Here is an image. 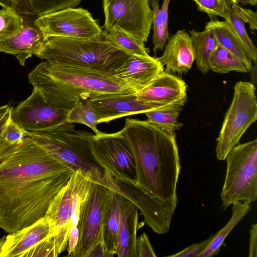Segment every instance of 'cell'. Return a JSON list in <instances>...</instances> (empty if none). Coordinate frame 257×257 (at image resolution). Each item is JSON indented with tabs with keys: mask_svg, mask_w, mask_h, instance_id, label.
I'll return each instance as SVG.
<instances>
[{
	"mask_svg": "<svg viewBox=\"0 0 257 257\" xmlns=\"http://www.w3.org/2000/svg\"><path fill=\"white\" fill-rule=\"evenodd\" d=\"M74 170L28 137L0 156V228L11 233L43 218Z\"/></svg>",
	"mask_w": 257,
	"mask_h": 257,
	"instance_id": "1",
	"label": "cell"
},
{
	"mask_svg": "<svg viewBox=\"0 0 257 257\" xmlns=\"http://www.w3.org/2000/svg\"><path fill=\"white\" fill-rule=\"evenodd\" d=\"M131 146L136 183L160 200L171 222L178 203L177 184L181 166L176 135L148 120L126 118L121 130Z\"/></svg>",
	"mask_w": 257,
	"mask_h": 257,
	"instance_id": "2",
	"label": "cell"
},
{
	"mask_svg": "<svg viewBox=\"0 0 257 257\" xmlns=\"http://www.w3.org/2000/svg\"><path fill=\"white\" fill-rule=\"evenodd\" d=\"M28 78L47 102L67 110L81 99L105 94L137 93L125 81L113 75L46 61L38 64L29 74Z\"/></svg>",
	"mask_w": 257,
	"mask_h": 257,
	"instance_id": "3",
	"label": "cell"
},
{
	"mask_svg": "<svg viewBox=\"0 0 257 257\" xmlns=\"http://www.w3.org/2000/svg\"><path fill=\"white\" fill-rule=\"evenodd\" d=\"M35 55L53 64L89 69L114 76L131 54L115 46L103 30L100 37L92 39L44 38L42 47Z\"/></svg>",
	"mask_w": 257,
	"mask_h": 257,
	"instance_id": "4",
	"label": "cell"
},
{
	"mask_svg": "<svg viewBox=\"0 0 257 257\" xmlns=\"http://www.w3.org/2000/svg\"><path fill=\"white\" fill-rule=\"evenodd\" d=\"M94 135L77 130L73 123L65 121L43 131L29 132L28 137L59 161L102 180L105 172L91 150Z\"/></svg>",
	"mask_w": 257,
	"mask_h": 257,
	"instance_id": "5",
	"label": "cell"
},
{
	"mask_svg": "<svg viewBox=\"0 0 257 257\" xmlns=\"http://www.w3.org/2000/svg\"><path fill=\"white\" fill-rule=\"evenodd\" d=\"M227 170L221 193L222 207L257 200V140L238 144L227 155Z\"/></svg>",
	"mask_w": 257,
	"mask_h": 257,
	"instance_id": "6",
	"label": "cell"
},
{
	"mask_svg": "<svg viewBox=\"0 0 257 257\" xmlns=\"http://www.w3.org/2000/svg\"><path fill=\"white\" fill-rule=\"evenodd\" d=\"M256 119L257 100L253 83L237 82L217 139L215 153L218 160H225L228 153L239 144L242 135Z\"/></svg>",
	"mask_w": 257,
	"mask_h": 257,
	"instance_id": "7",
	"label": "cell"
},
{
	"mask_svg": "<svg viewBox=\"0 0 257 257\" xmlns=\"http://www.w3.org/2000/svg\"><path fill=\"white\" fill-rule=\"evenodd\" d=\"M115 192L106 174L103 180L92 181L80 207L79 239L72 257H86L93 246L102 241L103 222Z\"/></svg>",
	"mask_w": 257,
	"mask_h": 257,
	"instance_id": "8",
	"label": "cell"
},
{
	"mask_svg": "<svg viewBox=\"0 0 257 257\" xmlns=\"http://www.w3.org/2000/svg\"><path fill=\"white\" fill-rule=\"evenodd\" d=\"M95 180L88 172L75 169L67 184L51 201L46 216L54 230L53 236L57 253H62L67 247L72 211L81 204Z\"/></svg>",
	"mask_w": 257,
	"mask_h": 257,
	"instance_id": "9",
	"label": "cell"
},
{
	"mask_svg": "<svg viewBox=\"0 0 257 257\" xmlns=\"http://www.w3.org/2000/svg\"><path fill=\"white\" fill-rule=\"evenodd\" d=\"M150 0H103L104 31L115 29L145 43L153 21Z\"/></svg>",
	"mask_w": 257,
	"mask_h": 257,
	"instance_id": "10",
	"label": "cell"
},
{
	"mask_svg": "<svg viewBox=\"0 0 257 257\" xmlns=\"http://www.w3.org/2000/svg\"><path fill=\"white\" fill-rule=\"evenodd\" d=\"M91 150L105 173L115 178L137 181L135 159L130 144L122 130L95 135Z\"/></svg>",
	"mask_w": 257,
	"mask_h": 257,
	"instance_id": "11",
	"label": "cell"
},
{
	"mask_svg": "<svg viewBox=\"0 0 257 257\" xmlns=\"http://www.w3.org/2000/svg\"><path fill=\"white\" fill-rule=\"evenodd\" d=\"M35 23L44 38L59 37L92 39L100 37L103 30L83 8H67L38 17Z\"/></svg>",
	"mask_w": 257,
	"mask_h": 257,
	"instance_id": "12",
	"label": "cell"
},
{
	"mask_svg": "<svg viewBox=\"0 0 257 257\" xmlns=\"http://www.w3.org/2000/svg\"><path fill=\"white\" fill-rule=\"evenodd\" d=\"M69 111L49 104L40 90L34 87L26 99L16 108L13 107L11 119L27 132H40L65 122Z\"/></svg>",
	"mask_w": 257,
	"mask_h": 257,
	"instance_id": "13",
	"label": "cell"
},
{
	"mask_svg": "<svg viewBox=\"0 0 257 257\" xmlns=\"http://www.w3.org/2000/svg\"><path fill=\"white\" fill-rule=\"evenodd\" d=\"M94 110L97 123L108 122L125 116L155 109L182 107L186 101L160 104L140 100L136 93L110 94L89 99Z\"/></svg>",
	"mask_w": 257,
	"mask_h": 257,
	"instance_id": "14",
	"label": "cell"
},
{
	"mask_svg": "<svg viewBox=\"0 0 257 257\" xmlns=\"http://www.w3.org/2000/svg\"><path fill=\"white\" fill-rule=\"evenodd\" d=\"M109 176L115 192L138 207L144 221L154 232L158 234L168 232L171 222L168 220L166 208L160 200L136 182Z\"/></svg>",
	"mask_w": 257,
	"mask_h": 257,
	"instance_id": "15",
	"label": "cell"
},
{
	"mask_svg": "<svg viewBox=\"0 0 257 257\" xmlns=\"http://www.w3.org/2000/svg\"><path fill=\"white\" fill-rule=\"evenodd\" d=\"M54 235L53 226L45 216L33 224L0 239V257H24L39 242Z\"/></svg>",
	"mask_w": 257,
	"mask_h": 257,
	"instance_id": "16",
	"label": "cell"
},
{
	"mask_svg": "<svg viewBox=\"0 0 257 257\" xmlns=\"http://www.w3.org/2000/svg\"><path fill=\"white\" fill-rule=\"evenodd\" d=\"M37 18L24 17L22 30L17 34L0 41V52L12 54L24 66L26 60L42 47L44 37L36 24Z\"/></svg>",
	"mask_w": 257,
	"mask_h": 257,
	"instance_id": "17",
	"label": "cell"
},
{
	"mask_svg": "<svg viewBox=\"0 0 257 257\" xmlns=\"http://www.w3.org/2000/svg\"><path fill=\"white\" fill-rule=\"evenodd\" d=\"M163 66L158 58L131 55L116 71L114 76L125 81L137 92L146 87L163 73Z\"/></svg>",
	"mask_w": 257,
	"mask_h": 257,
	"instance_id": "18",
	"label": "cell"
},
{
	"mask_svg": "<svg viewBox=\"0 0 257 257\" xmlns=\"http://www.w3.org/2000/svg\"><path fill=\"white\" fill-rule=\"evenodd\" d=\"M168 40L162 56L158 58L166 66L164 71L179 74L187 73L195 61L189 34L184 30H178Z\"/></svg>",
	"mask_w": 257,
	"mask_h": 257,
	"instance_id": "19",
	"label": "cell"
},
{
	"mask_svg": "<svg viewBox=\"0 0 257 257\" xmlns=\"http://www.w3.org/2000/svg\"><path fill=\"white\" fill-rule=\"evenodd\" d=\"M187 87L181 78L164 71L136 95L140 100L160 104L186 101Z\"/></svg>",
	"mask_w": 257,
	"mask_h": 257,
	"instance_id": "20",
	"label": "cell"
},
{
	"mask_svg": "<svg viewBox=\"0 0 257 257\" xmlns=\"http://www.w3.org/2000/svg\"><path fill=\"white\" fill-rule=\"evenodd\" d=\"M138 211L135 204L120 195V224L116 253L118 257H138Z\"/></svg>",
	"mask_w": 257,
	"mask_h": 257,
	"instance_id": "21",
	"label": "cell"
},
{
	"mask_svg": "<svg viewBox=\"0 0 257 257\" xmlns=\"http://www.w3.org/2000/svg\"><path fill=\"white\" fill-rule=\"evenodd\" d=\"M206 25L213 30L218 44L235 56L250 71L253 66L252 60L231 25L225 20L211 19Z\"/></svg>",
	"mask_w": 257,
	"mask_h": 257,
	"instance_id": "22",
	"label": "cell"
},
{
	"mask_svg": "<svg viewBox=\"0 0 257 257\" xmlns=\"http://www.w3.org/2000/svg\"><path fill=\"white\" fill-rule=\"evenodd\" d=\"M120 224V195L115 192L107 210L102 231V241L109 257L116 254Z\"/></svg>",
	"mask_w": 257,
	"mask_h": 257,
	"instance_id": "23",
	"label": "cell"
},
{
	"mask_svg": "<svg viewBox=\"0 0 257 257\" xmlns=\"http://www.w3.org/2000/svg\"><path fill=\"white\" fill-rule=\"evenodd\" d=\"M195 53L198 70L203 74L210 70L209 58L218 45L215 35L211 28L205 26L201 32L192 29L189 31Z\"/></svg>",
	"mask_w": 257,
	"mask_h": 257,
	"instance_id": "24",
	"label": "cell"
},
{
	"mask_svg": "<svg viewBox=\"0 0 257 257\" xmlns=\"http://www.w3.org/2000/svg\"><path fill=\"white\" fill-rule=\"evenodd\" d=\"M251 202L244 201L233 202L232 216L227 224L218 231L206 249L198 257H211L218 254L223 242L234 226L248 213L250 209Z\"/></svg>",
	"mask_w": 257,
	"mask_h": 257,
	"instance_id": "25",
	"label": "cell"
},
{
	"mask_svg": "<svg viewBox=\"0 0 257 257\" xmlns=\"http://www.w3.org/2000/svg\"><path fill=\"white\" fill-rule=\"evenodd\" d=\"M153 12V50H163L169 39L168 18L170 0H163L161 8L159 0H150Z\"/></svg>",
	"mask_w": 257,
	"mask_h": 257,
	"instance_id": "26",
	"label": "cell"
},
{
	"mask_svg": "<svg viewBox=\"0 0 257 257\" xmlns=\"http://www.w3.org/2000/svg\"><path fill=\"white\" fill-rule=\"evenodd\" d=\"M208 64L210 70L219 73L224 74L231 71L248 72L239 59L219 44L211 55Z\"/></svg>",
	"mask_w": 257,
	"mask_h": 257,
	"instance_id": "27",
	"label": "cell"
},
{
	"mask_svg": "<svg viewBox=\"0 0 257 257\" xmlns=\"http://www.w3.org/2000/svg\"><path fill=\"white\" fill-rule=\"evenodd\" d=\"M182 110V107L155 109L144 113L149 122L169 134H174L175 131L179 130L183 125V123L178 120Z\"/></svg>",
	"mask_w": 257,
	"mask_h": 257,
	"instance_id": "28",
	"label": "cell"
},
{
	"mask_svg": "<svg viewBox=\"0 0 257 257\" xmlns=\"http://www.w3.org/2000/svg\"><path fill=\"white\" fill-rule=\"evenodd\" d=\"M66 121L86 125L92 130L95 135L101 133L97 128L96 116L89 99L79 100L69 110Z\"/></svg>",
	"mask_w": 257,
	"mask_h": 257,
	"instance_id": "29",
	"label": "cell"
},
{
	"mask_svg": "<svg viewBox=\"0 0 257 257\" xmlns=\"http://www.w3.org/2000/svg\"><path fill=\"white\" fill-rule=\"evenodd\" d=\"M106 36L115 46L131 55L142 57L150 56L149 50L145 47V43L120 30L112 29L106 32Z\"/></svg>",
	"mask_w": 257,
	"mask_h": 257,
	"instance_id": "30",
	"label": "cell"
},
{
	"mask_svg": "<svg viewBox=\"0 0 257 257\" xmlns=\"http://www.w3.org/2000/svg\"><path fill=\"white\" fill-rule=\"evenodd\" d=\"M24 26L23 18L11 8L0 10V41L19 33Z\"/></svg>",
	"mask_w": 257,
	"mask_h": 257,
	"instance_id": "31",
	"label": "cell"
},
{
	"mask_svg": "<svg viewBox=\"0 0 257 257\" xmlns=\"http://www.w3.org/2000/svg\"><path fill=\"white\" fill-rule=\"evenodd\" d=\"M198 9L208 15L211 19L219 16L226 21L232 12V7L235 3H243L244 0H191Z\"/></svg>",
	"mask_w": 257,
	"mask_h": 257,
	"instance_id": "32",
	"label": "cell"
},
{
	"mask_svg": "<svg viewBox=\"0 0 257 257\" xmlns=\"http://www.w3.org/2000/svg\"><path fill=\"white\" fill-rule=\"evenodd\" d=\"M29 133L10 118L0 139V156L20 144L28 137Z\"/></svg>",
	"mask_w": 257,
	"mask_h": 257,
	"instance_id": "33",
	"label": "cell"
},
{
	"mask_svg": "<svg viewBox=\"0 0 257 257\" xmlns=\"http://www.w3.org/2000/svg\"><path fill=\"white\" fill-rule=\"evenodd\" d=\"M37 15L39 17L67 8H74L81 0H29Z\"/></svg>",
	"mask_w": 257,
	"mask_h": 257,
	"instance_id": "34",
	"label": "cell"
},
{
	"mask_svg": "<svg viewBox=\"0 0 257 257\" xmlns=\"http://www.w3.org/2000/svg\"><path fill=\"white\" fill-rule=\"evenodd\" d=\"M232 26L248 52L252 62L256 64L257 49L247 35L244 22L233 13L231 12L227 20Z\"/></svg>",
	"mask_w": 257,
	"mask_h": 257,
	"instance_id": "35",
	"label": "cell"
},
{
	"mask_svg": "<svg viewBox=\"0 0 257 257\" xmlns=\"http://www.w3.org/2000/svg\"><path fill=\"white\" fill-rule=\"evenodd\" d=\"M58 255L54 237L51 236L39 242L26 252L24 257H56Z\"/></svg>",
	"mask_w": 257,
	"mask_h": 257,
	"instance_id": "36",
	"label": "cell"
},
{
	"mask_svg": "<svg viewBox=\"0 0 257 257\" xmlns=\"http://www.w3.org/2000/svg\"><path fill=\"white\" fill-rule=\"evenodd\" d=\"M0 5L15 10L22 17L38 16L29 0H0Z\"/></svg>",
	"mask_w": 257,
	"mask_h": 257,
	"instance_id": "37",
	"label": "cell"
},
{
	"mask_svg": "<svg viewBox=\"0 0 257 257\" xmlns=\"http://www.w3.org/2000/svg\"><path fill=\"white\" fill-rule=\"evenodd\" d=\"M215 234L216 233L205 240L199 243H193L181 251L168 256L198 257L206 249Z\"/></svg>",
	"mask_w": 257,
	"mask_h": 257,
	"instance_id": "38",
	"label": "cell"
},
{
	"mask_svg": "<svg viewBox=\"0 0 257 257\" xmlns=\"http://www.w3.org/2000/svg\"><path fill=\"white\" fill-rule=\"evenodd\" d=\"M232 12L240 18L244 23L249 25L252 30L257 29L256 13L239 6L238 3H235L232 7Z\"/></svg>",
	"mask_w": 257,
	"mask_h": 257,
	"instance_id": "39",
	"label": "cell"
},
{
	"mask_svg": "<svg viewBox=\"0 0 257 257\" xmlns=\"http://www.w3.org/2000/svg\"><path fill=\"white\" fill-rule=\"evenodd\" d=\"M138 257H156V254L146 233L141 234L136 240Z\"/></svg>",
	"mask_w": 257,
	"mask_h": 257,
	"instance_id": "40",
	"label": "cell"
},
{
	"mask_svg": "<svg viewBox=\"0 0 257 257\" xmlns=\"http://www.w3.org/2000/svg\"><path fill=\"white\" fill-rule=\"evenodd\" d=\"M79 234L78 226L74 225L70 227L68 236L67 256L72 257L78 243Z\"/></svg>",
	"mask_w": 257,
	"mask_h": 257,
	"instance_id": "41",
	"label": "cell"
},
{
	"mask_svg": "<svg viewBox=\"0 0 257 257\" xmlns=\"http://www.w3.org/2000/svg\"><path fill=\"white\" fill-rule=\"evenodd\" d=\"M249 257L257 256V224L252 225L249 239Z\"/></svg>",
	"mask_w": 257,
	"mask_h": 257,
	"instance_id": "42",
	"label": "cell"
},
{
	"mask_svg": "<svg viewBox=\"0 0 257 257\" xmlns=\"http://www.w3.org/2000/svg\"><path fill=\"white\" fill-rule=\"evenodd\" d=\"M86 257H109L102 241L97 243L88 252Z\"/></svg>",
	"mask_w": 257,
	"mask_h": 257,
	"instance_id": "43",
	"label": "cell"
},
{
	"mask_svg": "<svg viewBox=\"0 0 257 257\" xmlns=\"http://www.w3.org/2000/svg\"><path fill=\"white\" fill-rule=\"evenodd\" d=\"M12 106L7 113L0 119V139L11 118Z\"/></svg>",
	"mask_w": 257,
	"mask_h": 257,
	"instance_id": "44",
	"label": "cell"
},
{
	"mask_svg": "<svg viewBox=\"0 0 257 257\" xmlns=\"http://www.w3.org/2000/svg\"><path fill=\"white\" fill-rule=\"evenodd\" d=\"M12 106L10 104L0 106V119L10 109Z\"/></svg>",
	"mask_w": 257,
	"mask_h": 257,
	"instance_id": "45",
	"label": "cell"
},
{
	"mask_svg": "<svg viewBox=\"0 0 257 257\" xmlns=\"http://www.w3.org/2000/svg\"><path fill=\"white\" fill-rule=\"evenodd\" d=\"M257 0H244L243 4H249L251 6H256Z\"/></svg>",
	"mask_w": 257,
	"mask_h": 257,
	"instance_id": "46",
	"label": "cell"
}]
</instances>
